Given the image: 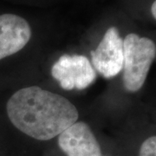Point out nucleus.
<instances>
[{
	"label": "nucleus",
	"instance_id": "nucleus-1",
	"mask_svg": "<svg viewBox=\"0 0 156 156\" xmlns=\"http://www.w3.org/2000/svg\"><path fill=\"white\" fill-rule=\"evenodd\" d=\"M11 122L38 140H49L77 122V108L67 98L37 86L17 90L7 101Z\"/></svg>",
	"mask_w": 156,
	"mask_h": 156
},
{
	"label": "nucleus",
	"instance_id": "nucleus-2",
	"mask_svg": "<svg viewBox=\"0 0 156 156\" xmlns=\"http://www.w3.org/2000/svg\"><path fill=\"white\" fill-rule=\"evenodd\" d=\"M156 56V45L150 38L130 33L123 40V85L128 92L142 88Z\"/></svg>",
	"mask_w": 156,
	"mask_h": 156
},
{
	"label": "nucleus",
	"instance_id": "nucleus-3",
	"mask_svg": "<svg viewBox=\"0 0 156 156\" xmlns=\"http://www.w3.org/2000/svg\"><path fill=\"white\" fill-rule=\"evenodd\" d=\"M51 75L65 90L87 89L96 78L91 62L82 55L60 56L51 68Z\"/></svg>",
	"mask_w": 156,
	"mask_h": 156
},
{
	"label": "nucleus",
	"instance_id": "nucleus-4",
	"mask_svg": "<svg viewBox=\"0 0 156 156\" xmlns=\"http://www.w3.org/2000/svg\"><path fill=\"white\" fill-rule=\"evenodd\" d=\"M123 40L115 27H110L95 50L91 51L92 66L105 78L115 77L123 68Z\"/></svg>",
	"mask_w": 156,
	"mask_h": 156
},
{
	"label": "nucleus",
	"instance_id": "nucleus-5",
	"mask_svg": "<svg viewBox=\"0 0 156 156\" xmlns=\"http://www.w3.org/2000/svg\"><path fill=\"white\" fill-rule=\"evenodd\" d=\"M58 145L68 156H101L95 134L83 122H76L59 134Z\"/></svg>",
	"mask_w": 156,
	"mask_h": 156
},
{
	"label": "nucleus",
	"instance_id": "nucleus-6",
	"mask_svg": "<svg viewBox=\"0 0 156 156\" xmlns=\"http://www.w3.org/2000/svg\"><path fill=\"white\" fill-rule=\"evenodd\" d=\"M31 37L28 22L15 14L0 15V60L24 48Z\"/></svg>",
	"mask_w": 156,
	"mask_h": 156
},
{
	"label": "nucleus",
	"instance_id": "nucleus-7",
	"mask_svg": "<svg viewBox=\"0 0 156 156\" xmlns=\"http://www.w3.org/2000/svg\"><path fill=\"white\" fill-rule=\"evenodd\" d=\"M139 156H156V136L147 138L141 144Z\"/></svg>",
	"mask_w": 156,
	"mask_h": 156
},
{
	"label": "nucleus",
	"instance_id": "nucleus-8",
	"mask_svg": "<svg viewBox=\"0 0 156 156\" xmlns=\"http://www.w3.org/2000/svg\"><path fill=\"white\" fill-rule=\"evenodd\" d=\"M151 12H152L153 17L156 19V0L153 3V5L151 6Z\"/></svg>",
	"mask_w": 156,
	"mask_h": 156
}]
</instances>
